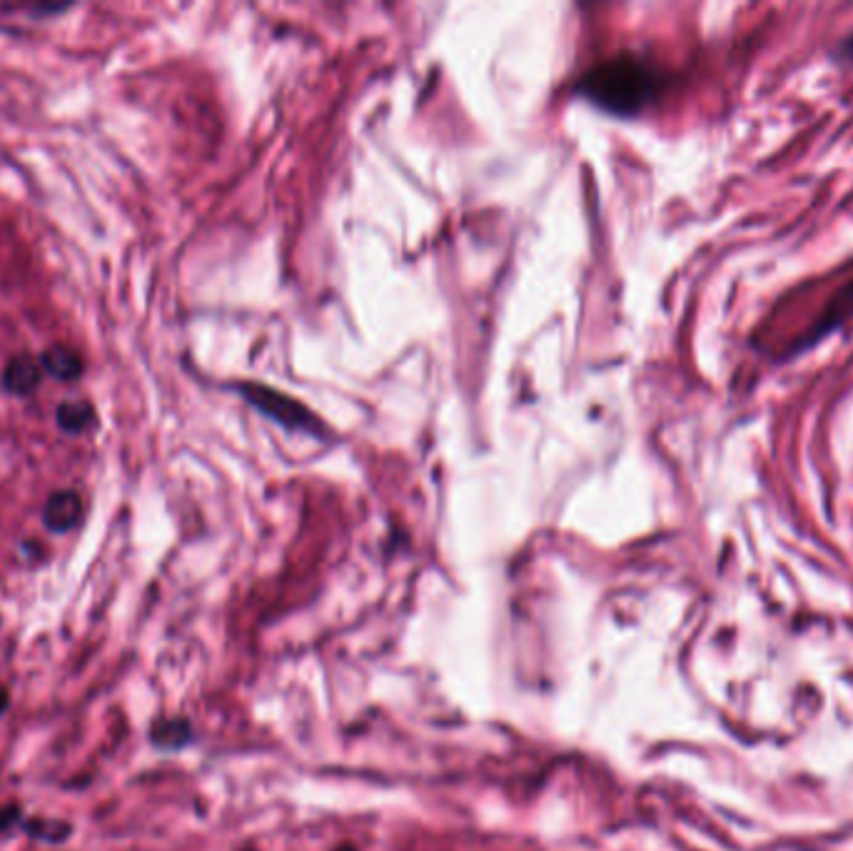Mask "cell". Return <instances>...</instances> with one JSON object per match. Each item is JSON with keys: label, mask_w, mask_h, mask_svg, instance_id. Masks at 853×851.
I'll return each instance as SVG.
<instances>
[{"label": "cell", "mask_w": 853, "mask_h": 851, "mask_svg": "<svg viewBox=\"0 0 853 851\" xmlns=\"http://www.w3.org/2000/svg\"><path fill=\"white\" fill-rule=\"evenodd\" d=\"M579 86L584 96L597 106L619 115H634L656 98L662 78L644 60L624 55V58L599 63L581 78Z\"/></svg>", "instance_id": "cell-1"}, {"label": "cell", "mask_w": 853, "mask_h": 851, "mask_svg": "<svg viewBox=\"0 0 853 851\" xmlns=\"http://www.w3.org/2000/svg\"><path fill=\"white\" fill-rule=\"evenodd\" d=\"M245 395L247 400L257 405L259 410L273 415L275 420L285 422L287 428H302V430H312V418L310 412L304 410L302 405H298L292 400V397H285V395H277L273 390H267V387H255V385H247L245 387Z\"/></svg>", "instance_id": "cell-2"}, {"label": "cell", "mask_w": 853, "mask_h": 851, "mask_svg": "<svg viewBox=\"0 0 853 851\" xmlns=\"http://www.w3.org/2000/svg\"><path fill=\"white\" fill-rule=\"evenodd\" d=\"M82 517V497L76 489H58L43 507V522L51 532H70Z\"/></svg>", "instance_id": "cell-3"}, {"label": "cell", "mask_w": 853, "mask_h": 851, "mask_svg": "<svg viewBox=\"0 0 853 851\" xmlns=\"http://www.w3.org/2000/svg\"><path fill=\"white\" fill-rule=\"evenodd\" d=\"M41 380H43V365L41 360H35L31 355L13 357L3 369L5 390L18 397L33 395L41 387Z\"/></svg>", "instance_id": "cell-4"}, {"label": "cell", "mask_w": 853, "mask_h": 851, "mask_svg": "<svg viewBox=\"0 0 853 851\" xmlns=\"http://www.w3.org/2000/svg\"><path fill=\"white\" fill-rule=\"evenodd\" d=\"M41 365L45 373H51L60 383H76L82 375V360L76 350L65 345H53L43 353Z\"/></svg>", "instance_id": "cell-5"}, {"label": "cell", "mask_w": 853, "mask_h": 851, "mask_svg": "<svg viewBox=\"0 0 853 851\" xmlns=\"http://www.w3.org/2000/svg\"><path fill=\"white\" fill-rule=\"evenodd\" d=\"M849 318H853V283H849L846 288H843V290L837 295V298H833V300L829 302L827 312L821 314L819 322H816V325L811 328L809 335H806L804 340H806V342H813L816 338L827 335L829 330H833L837 325H841V322H846Z\"/></svg>", "instance_id": "cell-6"}, {"label": "cell", "mask_w": 853, "mask_h": 851, "mask_svg": "<svg viewBox=\"0 0 853 851\" xmlns=\"http://www.w3.org/2000/svg\"><path fill=\"white\" fill-rule=\"evenodd\" d=\"M55 420H58L60 430L68 434H82L96 422V410L86 400H65L55 410Z\"/></svg>", "instance_id": "cell-7"}, {"label": "cell", "mask_w": 853, "mask_h": 851, "mask_svg": "<svg viewBox=\"0 0 853 851\" xmlns=\"http://www.w3.org/2000/svg\"><path fill=\"white\" fill-rule=\"evenodd\" d=\"M190 739V725L185 719H165L153 729V744L163 749H178Z\"/></svg>", "instance_id": "cell-8"}, {"label": "cell", "mask_w": 853, "mask_h": 851, "mask_svg": "<svg viewBox=\"0 0 853 851\" xmlns=\"http://www.w3.org/2000/svg\"><path fill=\"white\" fill-rule=\"evenodd\" d=\"M27 835L45 841H63L70 835V827L58 825V821H31V825H27Z\"/></svg>", "instance_id": "cell-9"}, {"label": "cell", "mask_w": 853, "mask_h": 851, "mask_svg": "<svg viewBox=\"0 0 853 851\" xmlns=\"http://www.w3.org/2000/svg\"><path fill=\"white\" fill-rule=\"evenodd\" d=\"M18 819V809L11 807V809H0V835L13 825V821Z\"/></svg>", "instance_id": "cell-10"}, {"label": "cell", "mask_w": 853, "mask_h": 851, "mask_svg": "<svg viewBox=\"0 0 853 851\" xmlns=\"http://www.w3.org/2000/svg\"><path fill=\"white\" fill-rule=\"evenodd\" d=\"M5 707H8V692L0 687V715H3Z\"/></svg>", "instance_id": "cell-11"}, {"label": "cell", "mask_w": 853, "mask_h": 851, "mask_svg": "<svg viewBox=\"0 0 853 851\" xmlns=\"http://www.w3.org/2000/svg\"><path fill=\"white\" fill-rule=\"evenodd\" d=\"M337 851H355V847H350V844H347V847H340Z\"/></svg>", "instance_id": "cell-12"}, {"label": "cell", "mask_w": 853, "mask_h": 851, "mask_svg": "<svg viewBox=\"0 0 853 851\" xmlns=\"http://www.w3.org/2000/svg\"><path fill=\"white\" fill-rule=\"evenodd\" d=\"M247 851H253V849H247Z\"/></svg>", "instance_id": "cell-13"}]
</instances>
